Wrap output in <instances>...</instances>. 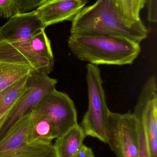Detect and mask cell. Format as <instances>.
<instances>
[{
  "label": "cell",
  "mask_w": 157,
  "mask_h": 157,
  "mask_svg": "<svg viewBox=\"0 0 157 157\" xmlns=\"http://www.w3.org/2000/svg\"><path fill=\"white\" fill-rule=\"evenodd\" d=\"M71 35L115 36L140 44L148 36L143 21L125 16L113 0H97L84 7L72 21Z\"/></svg>",
  "instance_id": "1"
},
{
  "label": "cell",
  "mask_w": 157,
  "mask_h": 157,
  "mask_svg": "<svg viewBox=\"0 0 157 157\" xmlns=\"http://www.w3.org/2000/svg\"><path fill=\"white\" fill-rule=\"evenodd\" d=\"M69 49L78 59L93 65H129L141 52L140 44L115 36L70 35Z\"/></svg>",
  "instance_id": "2"
},
{
  "label": "cell",
  "mask_w": 157,
  "mask_h": 157,
  "mask_svg": "<svg viewBox=\"0 0 157 157\" xmlns=\"http://www.w3.org/2000/svg\"><path fill=\"white\" fill-rule=\"evenodd\" d=\"M86 81L88 107L80 124L87 136L96 138L107 144V130L109 109L98 66L88 63Z\"/></svg>",
  "instance_id": "3"
},
{
  "label": "cell",
  "mask_w": 157,
  "mask_h": 157,
  "mask_svg": "<svg viewBox=\"0 0 157 157\" xmlns=\"http://www.w3.org/2000/svg\"><path fill=\"white\" fill-rule=\"evenodd\" d=\"M58 81L39 71H32L22 95L0 119V139L21 119L29 114L41 100L56 89Z\"/></svg>",
  "instance_id": "4"
},
{
  "label": "cell",
  "mask_w": 157,
  "mask_h": 157,
  "mask_svg": "<svg viewBox=\"0 0 157 157\" xmlns=\"http://www.w3.org/2000/svg\"><path fill=\"white\" fill-rule=\"evenodd\" d=\"M31 116L43 119L52 126L56 138L77 124V113L73 100L56 89L47 94L33 109Z\"/></svg>",
  "instance_id": "5"
},
{
  "label": "cell",
  "mask_w": 157,
  "mask_h": 157,
  "mask_svg": "<svg viewBox=\"0 0 157 157\" xmlns=\"http://www.w3.org/2000/svg\"><path fill=\"white\" fill-rule=\"evenodd\" d=\"M107 136V144L117 157H138L139 123L132 113L110 112Z\"/></svg>",
  "instance_id": "6"
},
{
  "label": "cell",
  "mask_w": 157,
  "mask_h": 157,
  "mask_svg": "<svg viewBox=\"0 0 157 157\" xmlns=\"http://www.w3.org/2000/svg\"><path fill=\"white\" fill-rule=\"evenodd\" d=\"M31 113L18 122L0 139V157H56L53 144L29 143Z\"/></svg>",
  "instance_id": "7"
},
{
  "label": "cell",
  "mask_w": 157,
  "mask_h": 157,
  "mask_svg": "<svg viewBox=\"0 0 157 157\" xmlns=\"http://www.w3.org/2000/svg\"><path fill=\"white\" fill-rule=\"evenodd\" d=\"M143 126L150 157H157V91L152 89L141 90L132 113Z\"/></svg>",
  "instance_id": "8"
},
{
  "label": "cell",
  "mask_w": 157,
  "mask_h": 157,
  "mask_svg": "<svg viewBox=\"0 0 157 157\" xmlns=\"http://www.w3.org/2000/svg\"><path fill=\"white\" fill-rule=\"evenodd\" d=\"M0 62L27 65L33 71L49 75L53 70L54 60L38 56L30 48L29 41L10 43L0 40Z\"/></svg>",
  "instance_id": "9"
},
{
  "label": "cell",
  "mask_w": 157,
  "mask_h": 157,
  "mask_svg": "<svg viewBox=\"0 0 157 157\" xmlns=\"http://www.w3.org/2000/svg\"><path fill=\"white\" fill-rule=\"evenodd\" d=\"M45 29L36 10L18 13L0 27V40L10 43L28 42Z\"/></svg>",
  "instance_id": "10"
},
{
  "label": "cell",
  "mask_w": 157,
  "mask_h": 157,
  "mask_svg": "<svg viewBox=\"0 0 157 157\" xmlns=\"http://www.w3.org/2000/svg\"><path fill=\"white\" fill-rule=\"evenodd\" d=\"M86 3L85 0H49L36 10L46 28L65 21L72 22Z\"/></svg>",
  "instance_id": "11"
},
{
  "label": "cell",
  "mask_w": 157,
  "mask_h": 157,
  "mask_svg": "<svg viewBox=\"0 0 157 157\" xmlns=\"http://www.w3.org/2000/svg\"><path fill=\"white\" fill-rule=\"evenodd\" d=\"M86 136L78 124L69 129L56 138L53 144L56 157H76Z\"/></svg>",
  "instance_id": "12"
},
{
  "label": "cell",
  "mask_w": 157,
  "mask_h": 157,
  "mask_svg": "<svg viewBox=\"0 0 157 157\" xmlns=\"http://www.w3.org/2000/svg\"><path fill=\"white\" fill-rule=\"evenodd\" d=\"M29 74L18 80L0 91V119L22 95L27 85Z\"/></svg>",
  "instance_id": "13"
},
{
  "label": "cell",
  "mask_w": 157,
  "mask_h": 157,
  "mask_svg": "<svg viewBox=\"0 0 157 157\" xmlns=\"http://www.w3.org/2000/svg\"><path fill=\"white\" fill-rule=\"evenodd\" d=\"M32 68L27 65L0 62V91L29 74Z\"/></svg>",
  "instance_id": "14"
},
{
  "label": "cell",
  "mask_w": 157,
  "mask_h": 157,
  "mask_svg": "<svg viewBox=\"0 0 157 157\" xmlns=\"http://www.w3.org/2000/svg\"><path fill=\"white\" fill-rule=\"evenodd\" d=\"M29 43L33 51L38 56L50 60H54L51 41L46 35L45 29L34 35L29 40Z\"/></svg>",
  "instance_id": "15"
},
{
  "label": "cell",
  "mask_w": 157,
  "mask_h": 157,
  "mask_svg": "<svg viewBox=\"0 0 157 157\" xmlns=\"http://www.w3.org/2000/svg\"><path fill=\"white\" fill-rule=\"evenodd\" d=\"M117 7L125 16L132 20H140V13L146 0H113Z\"/></svg>",
  "instance_id": "16"
},
{
  "label": "cell",
  "mask_w": 157,
  "mask_h": 157,
  "mask_svg": "<svg viewBox=\"0 0 157 157\" xmlns=\"http://www.w3.org/2000/svg\"><path fill=\"white\" fill-rule=\"evenodd\" d=\"M19 13L18 0H0V18L8 19Z\"/></svg>",
  "instance_id": "17"
},
{
  "label": "cell",
  "mask_w": 157,
  "mask_h": 157,
  "mask_svg": "<svg viewBox=\"0 0 157 157\" xmlns=\"http://www.w3.org/2000/svg\"><path fill=\"white\" fill-rule=\"evenodd\" d=\"M49 0H18L20 13L36 10Z\"/></svg>",
  "instance_id": "18"
},
{
  "label": "cell",
  "mask_w": 157,
  "mask_h": 157,
  "mask_svg": "<svg viewBox=\"0 0 157 157\" xmlns=\"http://www.w3.org/2000/svg\"><path fill=\"white\" fill-rule=\"evenodd\" d=\"M147 19L149 22L156 23L157 21V0H146Z\"/></svg>",
  "instance_id": "19"
},
{
  "label": "cell",
  "mask_w": 157,
  "mask_h": 157,
  "mask_svg": "<svg viewBox=\"0 0 157 157\" xmlns=\"http://www.w3.org/2000/svg\"><path fill=\"white\" fill-rule=\"evenodd\" d=\"M76 157H95V155L92 149L84 144Z\"/></svg>",
  "instance_id": "20"
}]
</instances>
